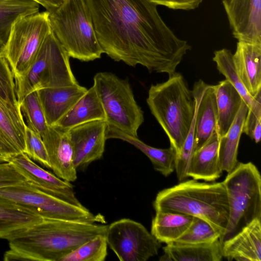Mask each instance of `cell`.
I'll return each instance as SVG.
<instances>
[{"label": "cell", "instance_id": "cell-1", "mask_svg": "<svg viewBox=\"0 0 261 261\" xmlns=\"http://www.w3.org/2000/svg\"><path fill=\"white\" fill-rule=\"evenodd\" d=\"M86 1L103 53L114 61L170 76L191 49L149 0Z\"/></svg>", "mask_w": 261, "mask_h": 261}, {"label": "cell", "instance_id": "cell-2", "mask_svg": "<svg viewBox=\"0 0 261 261\" xmlns=\"http://www.w3.org/2000/svg\"><path fill=\"white\" fill-rule=\"evenodd\" d=\"M108 225L43 218L9 239L5 260L60 261L66 254L99 234Z\"/></svg>", "mask_w": 261, "mask_h": 261}, {"label": "cell", "instance_id": "cell-3", "mask_svg": "<svg viewBox=\"0 0 261 261\" xmlns=\"http://www.w3.org/2000/svg\"><path fill=\"white\" fill-rule=\"evenodd\" d=\"M153 205L155 212L181 213L207 221L221 233L220 241L226 229L229 206L223 181L207 183L193 179L184 180L160 191Z\"/></svg>", "mask_w": 261, "mask_h": 261}, {"label": "cell", "instance_id": "cell-4", "mask_svg": "<svg viewBox=\"0 0 261 261\" xmlns=\"http://www.w3.org/2000/svg\"><path fill=\"white\" fill-rule=\"evenodd\" d=\"M146 102L170 146L178 155L188 135L196 111L195 101L182 75L175 72L163 83L152 84Z\"/></svg>", "mask_w": 261, "mask_h": 261}, {"label": "cell", "instance_id": "cell-5", "mask_svg": "<svg viewBox=\"0 0 261 261\" xmlns=\"http://www.w3.org/2000/svg\"><path fill=\"white\" fill-rule=\"evenodd\" d=\"M51 30L70 57L88 62L103 54L86 0H63L49 12Z\"/></svg>", "mask_w": 261, "mask_h": 261}, {"label": "cell", "instance_id": "cell-6", "mask_svg": "<svg viewBox=\"0 0 261 261\" xmlns=\"http://www.w3.org/2000/svg\"><path fill=\"white\" fill-rule=\"evenodd\" d=\"M69 58L52 31L27 72L15 79L18 104L33 91L79 84L72 71Z\"/></svg>", "mask_w": 261, "mask_h": 261}, {"label": "cell", "instance_id": "cell-7", "mask_svg": "<svg viewBox=\"0 0 261 261\" xmlns=\"http://www.w3.org/2000/svg\"><path fill=\"white\" fill-rule=\"evenodd\" d=\"M223 182L227 195L229 216L222 243L237 232L242 222L246 225L255 219H261V176L254 164L239 163Z\"/></svg>", "mask_w": 261, "mask_h": 261}, {"label": "cell", "instance_id": "cell-8", "mask_svg": "<svg viewBox=\"0 0 261 261\" xmlns=\"http://www.w3.org/2000/svg\"><path fill=\"white\" fill-rule=\"evenodd\" d=\"M102 104L108 125L134 137L144 121L128 80L109 72L97 73L93 85Z\"/></svg>", "mask_w": 261, "mask_h": 261}, {"label": "cell", "instance_id": "cell-9", "mask_svg": "<svg viewBox=\"0 0 261 261\" xmlns=\"http://www.w3.org/2000/svg\"><path fill=\"white\" fill-rule=\"evenodd\" d=\"M47 11L22 17L13 24L0 54L8 61L14 79L23 75L52 32Z\"/></svg>", "mask_w": 261, "mask_h": 261}, {"label": "cell", "instance_id": "cell-10", "mask_svg": "<svg viewBox=\"0 0 261 261\" xmlns=\"http://www.w3.org/2000/svg\"><path fill=\"white\" fill-rule=\"evenodd\" d=\"M0 196L38 214L43 218L105 223V217L48 194L31 182L0 188Z\"/></svg>", "mask_w": 261, "mask_h": 261}, {"label": "cell", "instance_id": "cell-11", "mask_svg": "<svg viewBox=\"0 0 261 261\" xmlns=\"http://www.w3.org/2000/svg\"><path fill=\"white\" fill-rule=\"evenodd\" d=\"M108 246L120 261H146L156 255L160 243L141 223L123 218L108 225Z\"/></svg>", "mask_w": 261, "mask_h": 261}, {"label": "cell", "instance_id": "cell-12", "mask_svg": "<svg viewBox=\"0 0 261 261\" xmlns=\"http://www.w3.org/2000/svg\"><path fill=\"white\" fill-rule=\"evenodd\" d=\"M107 123L95 120L74 127L67 131L73 148V161L76 170H83L100 159L104 153Z\"/></svg>", "mask_w": 261, "mask_h": 261}, {"label": "cell", "instance_id": "cell-13", "mask_svg": "<svg viewBox=\"0 0 261 261\" xmlns=\"http://www.w3.org/2000/svg\"><path fill=\"white\" fill-rule=\"evenodd\" d=\"M233 37L261 44V0H222Z\"/></svg>", "mask_w": 261, "mask_h": 261}, {"label": "cell", "instance_id": "cell-14", "mask_svg": "<svg viewBox=\"0 0 261 261\" xmlns=\"http://www.w3.org/2000/svg\"><path fill=\"white\" fill-rule=\"evenodd\" d=\"M9 163L21 173L27 181L51 195L73 204L83 206L75 196L71 182L63 180L36 164L24 152L11 159Z\"/></svg>", "mask_w": 261, "mask_h": 261}, {"label": "cell", "instance_id": "cell-15", "mask_svg": "<svg viewBox=\"0 0 261 261\" xmlns=\"http://www.w3.org/2000/svg\"><path fill=\"white\" fill-rule=\"evenodd\" d=\"M196 110L194 151L202 147L217 132L218 111L215 85L202 80L195 83L192 90Z\"/></svg>", "mask_w": 261, "mask_h": 261}, {"label": "cell", "instance_id": "cell-16", "mask_svg": "<svg viewBox=\"0 0 261 261\" xmlns=\"http://www.w3.org/2000/svg\"><path fill=\"white\" fill-rule=\"evenodd\" d=\"M51 169L59 178L69 182L77 179L73 161L72 146L67 132L56 126H49L41 136Z\"/></svg>", "mask_w": 261, "mask_h": 261}, {"label": "cell", "instance_id": "cell-17", "mask_svg": "<svg viewBox=\"0 0 261 261\" xmlns=\"http://www.w3.org/2000/svg\"><path fill=\"white\" fill-rule=\"evenodd\" d=\"M223 257L237 261H260L261 219H255L222 242Z\"/></svg>", "mask_w": 261, "mask_h": 261}, {"label": "cell", "instance_id": "cell-18", "mask_svg": "<svg viewBox=\"0 0 261 261\" xmlns=\"http://www.w3.org/2000/svg\"><path fill=\"white\" fill-rule=\"evenodd\" d=\"M88 89L79 84L38 90L49 126L55 125L73 108Z\"/></svg>", "mask_w": 261, "mask_h": 261}, {"label": "cell", "instance_id": "cell-19", "mask_svg": "<svg viewBox=\"0 0 261 261\" xmlns=\"http://www.w3.org/2000/svg\"><path fill=\"white\" fill-rule=\"evenodd\" d=\"M232 58L240 80L254 97L261 91V44L238 41Z\"/></svg>", "mask_w": 261, "mask_h": 261}, {"label": "cell", "instance_id": "cell-20", "mask_svg": "<svg viewBox=\"0 0 261 261\" xmlns=\"http://www.w3.org/2000/svg\"><path fill=\"white\" fill-rule=\"evenodd\" d=\"M219 137L216 132L208 141L192 155L188 176L195 180L213 181L222 175L218 155Z\"/></svg>", "mask_w": 261, "mask_h": 261}, {"label": "cell", "instance_id": "cell-21", "mask_svg": "<svg viewBox=\"0 0 261 261\" xmlns=\"http://www.w3.org/2000/svg\"><path fill=\"white\" fill-rule=\"evenodd\" d=\"M106 139H117L125 141L142 151L150 160L154 169L163 176L167 177L175 171L176 153L174 149L158 148L146 144L138 137L126 134L107 124Z\"/></svg>", "mask_w": 261, "mask_h": 261}, {"label": "cell", "instance_id": "cell-22", "mask_svg": "<svg viewBox=\"0 0 261 261\" xmlns=\"http://www.w3.org/2000/svg\"><path fill=\"white\" fill-rule=\"evenodd\" d=\"M43 218L33 212L0 196V238L8 240Z\"/></svg>", "mask_w": 261, "mask_h": 261}, {"label": "cell", "instance_id": "cell-23", "mask_svg": "<svg viewBox=\"0 0 261 261\" xmlns=\"http://www.w3.org/2000/svg\"><path fill=\"white\" fill-rule=\"evenodd\" d=\"M106 117L93 86L87 90L68 113L55 125L67 132L77 125L95 120H105Z\"/></svg>", "mask_w": 261, "mask_h": 261}, {"label": "cell", "instance_id": "cell-24", "mask_svg": "<svg viewBox=\"0 0 261 261\" xmlns=\"http://www.w3.org/2000/svg\"><path fill=\"white\" fill-rule=\"evenodd\" d=\"M222 244L219 240L205 244L170 243L163 247L160 260L220 261L223 257Z\"/></svg>", "mask_w": 261, "mask_h": 261}, {"label": "cell", "instance_id": "cell-25", "mask_svg": "<svg viewBox=\"0 0 261 261\" xmlns=\"http://www.w3.org/2000/svg\"><path fill=\"white\" fill-rule=\"evenodd\" d=\"M218 111L217 133L219 138L225 135L240 110L242 96L227 80L215 85Z\"/></svg>", "mask_w": 261, "mask_h": 261}, {"label": "cell", "instance_id": "cell-26", "mask_svg": "<svg viewBox=\"0 0 261 261\" xmlns=\"http://www.w3.org/2000/svg\"><path fill=\"white\" fill-rule=\"evenodd\" d=\"M248 108L243 100L240 110L227 133L219 138L218 155L222 170L229 173L238 165L240 140Z\"/></svg>", "mask_w": 261, "mask_h": 261}, {"label": "cell", "instance_id": "cell-27", "mask_svg": "<svg viewBox=\"0 0 261 261\" xmlns=\"http://www.w3.org/2000/svg\"><path fill=\"white\" fill-rule=\"evenodd\" d=\"M193 217L181 213L156 211L150 232L161 243H173L185 232Z\"/></svg>", "mask_w": 261, "mask_h": 261}, {"label": "cell", "instance_id": "cell-28", "mask_svg": "<svg viewBox=\"0 0 261 261\" xmlns=\"http://www.w3.org/2000/svg\"><path fill=\"white\" fill-rule=\"evenodd\" d=\"M0 129L19 152H24L25 122L19 108L0 97Z\"/></svg>", "mask_w": 261, "mask_h": 261}, {"label": "cell", "instance_id": "cell-29", "mask_svg": "<svg viewBox=\"0 0 261 261\" xmlns=\"http://www.w3.org/2000/svg\"><path fill=\"white\" fill-rule=\"evenodd\" d=\"M39 11V4L33 0H0V50L7 42L14 22Z\"/></svg>", "mask_w": 261, "mask_h": 261}, {"label": "cell", "instance_id": "cell-30", "mask_svg": "<svg viewBox=\"0 0 261 261\" xmlns=\"http://www.w3.org/2000/svg\"><path fill=\"white\" fill-rule=\"evenodd\" d=\"M232 55L230 50L222 48L214 51L213 60L216 63L219 72L223 74L225 79L238 91L249 109L254 104L256 95L252 97L242 83L235 70Z\"/></svg>", "mask_w": 261, "mask_h": 261}, {"label": "cell", "instance_id": "cell-31", "mask_svg": "<svg viewBox=\"0 0 261 261\" xmlns=\"http://www.w3.org/2000/svg\"><path fill=\"white\" fill-rule=\"evenodd\" d=\"M19 106L25 124L42 136L49 126L46 121L38 91H33L27 95Z\"/></svg>", "mask_w": 261, "mask_h": 261}, {"label": "cell", "instance_id": "cell-32", "mask_svg": "<svg viewBox=\"0 0 261 261\" xmlns=\"http://www.w3.org/2000/svg\"><path fill=\"white\" fill-rule=\"evenodd\" d=\"M221 233L207 221L196 217L185 232L173 243L198 244L211 243L220 239Z\"/></svg>", "mask_w": 261, "mask_h": 261}, {"label": "cell", "instance_id": "cell-33", "mask_svg": "<svg viewBox=\"0 0 261 261\" xmlns=\"http://www.w3.org/2000/svg\"><path fill=\"white\" fill-rule=\"evenodd\" d=\"M105 234H99L66 254L60 261H103L108 255Z\"/></svg>", "mask_w": 261, "mask_h": 261}, {"label": "cell", "instance_id": "cell-34", "mask_svg": "<svg viewBox=\"0 0 261 261\" xmlns=\"http://www.w3.org/2000/svg\"><path fill=\"white\" fill-rule=\"evenodd\" d=\"M25 153L32 160L50 169L48 154L41 136L25 124Z\"/></svg>", "mask_w": 261, "mask_h": 261}, {"label": "cell", "instance_id": "cell-35", "mask_svg": "<svg viewBox=\"0 0 261 261\" xmlns=\"http://www.w3.org/2000/svg\"><path fill=\"white\" fill-rule=\"evenodd\" d=\"M195 116L196 111L190 130L182 149L176 157L175 171L179 182L185 180L188 178L187 173L192 155L194 152Z\"/></svg>", "mask_w": 261, "mask_h": 261}, {"label": "cell", "instance_id": "cell-36", "mask_svg": "<svg viewBox=\"0 0 261 261\" xmlns=\"http://www.w3.org/2000/svg\"><path fill=\"white\" fill-rule=\"evenodd\" d=\"M0 97L19 108L13 73L7 59L0 54Z\"/></svg>", "mask_w": 261, "mask_h": 261}, {"label": "cell", "instance_id": "cell-37", "mask_svg": "<svg viewBox=\"0 0 261 261\" xmlns=\"http://www.w3.org/2000/svg\"><path fill=\"white\" fill-rule=\"evenodd\" d=\"M255 96L254 104L248 110L242 133L258 143L261 137V91Z\"/></svg>", "mask_w": 261, "mask_h": 261}, {"label": "cell", "instance_id": "cell-38", "mask_svg": "<svg viewBox=\"0 0 261 261\" xmlns=\"http://www.w3.org/2000/svg\"><path fill=\"white\" fill-rule=\"evenodd\" d=\"M27 181L9 162H0V188L18 185Z\"/></svg>", "mask_w": 261, "mask_h": 261}, {"label": "cell", "instance_id": "cell-39", "mask_svg": "<svg viewBox=\"0 0 261 261\" xmlns=\"http://www.w3.org/2000/svg\"><path fill=\"white\" fill-rule=\"evenodd\" d=\"M156 6L175 10L190 11L199 7L203 0H149Z\"/></svg>", "mask_w": 261, "mask_h": 261}, {"label": "cell", "instance_id": "cell-40", "mask_svg": "<svg viewBox=\"0 0 261 261\" xmlns=\"http://www.w3.org/2000/svg\"><path fill=\"white\" fill-rule=\"evenodd\" d=\"M18 153L0 129V162H9Z\"/></svg>", "mask_w": 261, "mask_h": 261}, {"label": "cell", "instance_id": "cell-41", "mask_svg": "<svg viewBox=\"0 0 261 261\" xmlns=\"http://www.w3.org/2000/svg\"><path fill=\"white\" fill-rule=\"evenodd\" d=\"M42 6L49 12L58 8L63 0H33Z\"/></svg>", "mask_w": 261, "mask_h": 261}]
</instances>
